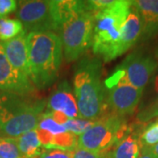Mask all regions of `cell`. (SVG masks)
<instances>
[{"label":"cell","instance_id":"1","mask_svg":"<svg viewBox=\"0 0 158 158\" xmlns=\"http://www.w3.org/2000/svg\"><path fill=\"white\" fill-rule=\"evenodd\" d=\"M30 80L38 89H46L55 83L62 66L63 50L59 34L34 32L27 34Z\"/></svg>","mask_w":158,"mask_h":158},{"label":"cell","instance_id":"2","mask_svg":"<svg viewBox=\"0 0 158 158\" xmlns=\"http://www.w3.org/2000/svg\"><path fill=\"white\" fill-rule=\"evenodd\" d=\"M73 83L80 118L98 120L108 114L102 63L98 58H83L77 65Z\"/></svg>","mask_w":158,"mask_h":158},{"label":"cell","instance_id":"3","mask_svg":"<svg viewBox=\"0 0 158 158\" xmlns=\"http://www.w3.org/2000/svg\"><path fill=\"white\" fill-rule=\"evenodd\" d=\"M132 1L114 0L107 8L95 13L92 36V52L105 62L118 56L121 29L129 13Z\"/></svg>","mask_w":158,"mask_h":158},{"label":"cell","instance_id":"4","mask_svg":"<svg viewBox=\"0 0 158 158\" xmlns=\"http://www.w3.org/2000/svg\"><path fill=\"white\" fill-rule=\"evenodd\" d=\"M94 19L95 13L86 10L84 1H77L65 16L58 34L67 62L78 60L91 47Z\"/></svg>","mask_w":158,"mask_h":158},{"label":"cell","instance_id":"5","mask_svg":"<svg viewBox=\"0 0 158 158\" xmlns=\"http://www.w3.org/2000/svg\"><path fill=\"white\" fill-rule=\"evenodd\" d=\"M132 131L125 117L108 113L78 136L77 148L91 152H108Z\"/></svg>","mask_w":158,"mask_h":158},{"label":"cell","instance_id":"6","mask_svg":"<svg viewBox=\"0 0 158 158\" xmlns=\"http://www.w3.org/2000/svg\"><path fill=\"white\" fill-rule=\"evenodd\" d=\"M18 19L24 30L34 32L59 33L61 25L57 11L56 0H25L18 3Z\"/></svg>","mask_w":158,"mask_h":158},{"label":"cell","instance_id":"7","mask_svg":"<svg viewBox=\"0 0 158 158\" xmlns=\"http://www.w3.org/2000/svg\"><path fill=\"white\" fill-rule=\"evenodd\" d=\"M158 67V62L153 57L134 52L126 57L113 75L106 80V87H111L119 82H124L143 90L148 84Z\"/></svg>","mask_w":158,"mask_h":158},{"label":"cell","instance_id":"8","mask_svg":"<svg viewBox=\"0 0 158 158\" xmlns=\"http://www.w3.org/2000/svg\"><path fill=\"white\" fill-rule=\"evenodd\" d=\"M106 106L110 114L125 117L136 110L142 97L143 90L124 82L106 88Z\"/></svg>","mask_w":158,"mask_h":158},{"label":"cell","instance_id":"9","mask_svg":"<svg viewBox=\"0 0 158 158\" xmlns=\"http://www.w3.org/2000/svg\"><path fill=\"white\" fill-rule=\"evenodd\" d=\"M0 92L22 96H34L36 87L28 77L19 72L9 62L0 42Z\"/></svg>","mask_w":158,"mask_h":158},{"label":"cell","instance_id":"10","mask_svg":"<svg viewBox=\"0 0 158 158\" xmlns=\"http://www.w3.org/2000/svg\"><path fill=\"white\" fill-rule=\"evenodd\" d=\"M46 107V101L34 96L0 92V126L37 108Z\"/></svg>","mask_w":158,"mask_h":158},{"label":"cell","instance_id":"11","mask_svg":"<svg viewBox=\"0 0 158 158\" xmlns=\"http://www.w3.org/2000/svg\"><path fill=\"white\" fill-rule=\"evenodd\" d=\"M46 106V112H59L68 118H80L76 97L70 85L66 81H62L58 85L48 99Z\"/></svg>","mask_w":158,"mask_h":158},{"label":"cell","instance_id":"12","mask_svg":"<svg viewBox=\"0 0 158 158\" xmlns=\"http://www.w3.org/2000/svg\"><path fill=\"white\" fill-rule=\"evenodd\" d=\"M6 53V56L12 67L16 69L30 79L28 56L27 49V33L24 30L14 39L1 42Z\"/></svg>","mask_w":158,"mask_h":158},{"label":"cell","instance_id":"13","mask_svg":"<svg viewBox=\"0 0 158 158\" xmlns=\"http://www.w3.org/2000/svg\"><path fill=\"white\" fill-rule=\"evenodd\" d=\"M141 22L142 40H148L158 34V0L132 1Z\"/></svg>","mask_w":158,"mask_h":158},{"label":"cell","instance_id":"14","mask_svg":"<svg viewBox=\"0 0 158 158\" xmlns=\"http://www.w3.org/2000/svg\"><path fill=\"white\" fill-rule=\"evenodd\" d=\"M141 22L140 16L134 6H131L129 13L121 29L118 48V56H122L141 39Z\"/></svg>","mask_w":158,"mask_h":158},{"label":"cell","instance_id":"15","mask_svg":"<svg viewBox=\"0 0 158 158\" xmlns=\"http://www.w3.org/2000/svg\"><path fill=\"white\" fill-rule=\"evenodd\" d=\"M141 152L139 135L133 130L118 141L110 154L111 158H138Z\"/></svg>","mask_w":158,"mask_h":158},{"label":"cell","instance_id":"16","mask_svg":"<svg viewBox=\"0 0 158 158\" xmlns=\"http://www.w3.org/2000/svg\"><path fill=\"white\" fill-rule=\"evenodd\" d=\"M17 144L23 158L38 157L43 151L36 129L31 130L18 137Z\"/></svg>","mask_w":158,"mask_h":158},{"label":"cell","instance_id":"17","mask_svg":"<svg viewBox=\"0 0 158 158\" xmlns=\"http://www.w3.org/2000/svg\"><path fill=\"white\" fill-rule=\"evenodd\" d=\"M22 32L24 27L18 19L0 18V42L14 39Z\"/></svg>","mask_w":158,"mask_h":158},{"label":"cell","instance_id":"18","mask_svg":"<svg viewBox=\"0 0 158 158\" xmlns=\"http://www.w3.org/2000/svg\"><path fill=\"white\" fill-rule=\"evenodd\" d=\"M141 149L149 148L158 143V118L146 126L139 135Z\"/></svg>","mask_w":158,"mask_h":158},{"label":"cell","instance_id":"19","mask_svg":"<svg viewBox=\"0 0 158 158\" xmlns=\"http://www.w3.org/2000/svg\"><path fill=\"white\" fill-rule=\"evenodd\" d=\"M96 120H89L85 118H69L63 124V127L68 132L74 134L75 135L79 136L83 135L85 132L92 127Z\"/></svg>","mask_w":158,"mask_h":158},{"label":"cell","instance_id":"20","mask_svg":"<svg viewBox=\"0 0 158 158\" xmlns=\"http://www.w3.org/2000/svg\"><path fill=\"white\" fill-rule=\"evenodd\" d=\"M0 158H23L16 139L0 138Z\"/></svg>","mask_w":158,"mask_h":158},{"label":"cell","instance_id":"21","mask_svg":"<svg viewBox=\"0 0 158 158\" xmlns=\"http://www.w3.org/2000/svg\"><path fill=\"white\" fill-rule=\"evenodd\" d=\"M158 117V99L156 102L150 104L148 106L141 110L136 116L138 124H144L154 118Z\"/></svg>","mask_w":158,"mask_h":158},{"label":"cell","instance_id":"22","mask_svg":"<svg viewBox=\"0 0 158 158\" xmlns=\"http://www.w3.org/2000/svg\"><path fill=\"white\" fill-rule=\"evenodd\" d=\"M38 158H73V151L49 148L43 150Z\"/></svg>","mask_w":158,"mask_h":158},{"label":"cell","instance_id":"23","mask_svg":"<svg viewBox=\"0 0 158 158\" xmlns=\"http://www.w3.org/2000/svg\"><path fill=\"white\" fill-rule=\"evenodd\" d=\"M114 2V0H90V1H84L86 10L96 13L100 11L108 6H110Z\"/></svg>","mask_w":158,"mask_h":158},{"label":"cell","instance_id":"24","mask_svg":"<svg viewBox=\"0 0 158 158\" xmlns=\"http://www.w3.org/2000/svg\"><path fill=\"white\" fill-rule=\"evenodd\" d=\"M73 158H111L110 151L104 153L91 152L80 148L73 150Z\"/></svg>","mask_w":158,"mask_h":158},{"label":"cell","instance_id":"25","mask_svg":"<svg viewBox=\"0 0 158 158\" xmlns=\"http://www.w3.org/2000/svg\"><path fill=\"white\" fill-rule=\"evenodd\" d=\"M18 3L16 0H0V18H6V15L17 11Z\"/></svg>","mask_w":158,"mask_h":158},{"label":"cell","instance_id":"26","mask_svg":"<svg viewBox=\"0 0 158 158\" xmlns=\"http://www.w3.org/2000/svg\"><path fill=\"white\" fill-rule=\"evenodd\" d=\"M143 149H147L150 154H152L153 156L156 158H158V143L156 144L155 146L149 148H143Z\"/></svg>","mask_w":158,"mask_h":158},{"label":"cell","instance_id":"27","mask_svg":"<svg viewBox=\"0 0 158 158\" xmlns=\"http://www.w3.org/2000/svg\"><path fill=\"white\" fill-rule=\"evenodd\" d=\"M138 158H156V157L153 156L152 154H150V153L148 152L147 149H141V155H140V156H139Z\"/></svg>","mask_w":158,"mask_h":158},{"label":"cell","instance_id":"28","mask_svg":"<svg viewBox=\"0 0 158 158\" xmlns=\"http://www.w3.org/2000/svg\"><path fill=\"white\" fill-rule=\"evenodd\" d=\"M154 90H155V91H156V95L158 97V74L156 76V77L154 79Z\"/></svg>","mask_w":158,"mask_h":158},{"label":"cell","instance_id":"29","mask_svg":"<svg viewBox=\"0 0 158 158\" xmlns=\"http://www.w3.org/2000/svg\"><path fill=\"white\" fill-rule=\"evenodd\" d=\"M156 56H157V57H158V50H157V53H156Z\"/></svg>","mask_w":158,"mask_h":158}]
</instances>
